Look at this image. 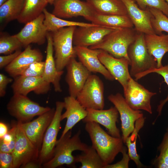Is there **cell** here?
I'll list each match as a JSON object with an SVG mask.
<instances>
[{
	"instance_id": "9c48e42d",
	"label": "cell",
	"mask_w": 168,
	"mask_h": 168,
	"mask_svg": "<svg viewBox=\"0 0 168 168\" xmlns=\"http://www.w3.org/2000/svg\"><path fill=\"white\" fill-rule=\"evenodd\" d=\"M40 152V150L26 136L19 123L17 121L16 140L12 152L13 168H23L30 162H38Z\"/></svg>"
},
{
	"instance_id": "52a82bcc",
	"label": "cell",
	"mask_w": 168,
	"mask_h": 168,
	"mask_svg": "<svg viewBox=\"0 0 168 168\" xmlns=\"http://www.w3.org/2000/svg\"><path fill=\"white\" fill-rule=\"evenodd\" d=\"M104 89L103 83L100 78L91 74L76 99L86 109H103Z\"/></svg>"
},
{
	"instance_id": "30bf717a",
	"label": "cell",
	"mask_w": 168,
	"mask_h": 168,
	"mask_svg": "<svg viewBox=\"0 0 168 168\" xmlns=\"http://www.w3.org/2000/svg\"><path fill=\"white\" fill-rule=\"evenodd\" d=\"M108 99L114 105L119 114L122 137L125 143L127 138L134 130L136 121L143 116V114L140 110L132 109L128 104L124 97L119 93L110 95Z\"/></svg>"
},
{
	"instance_id": "1f68e13d",
	"label": "cell",
	"mask_w": 168,
	"mask_h": 168,
	"mask_svg": "<svg viewBox=\"0 0 168 168\" xmlns=\"http://www.w3.org/2000/svg\"><path fill=\"white\" fill-rule=\"evenodd\" d=\"M80 155L76 156L77 162L81 165L79 168H104L105 164L96 151L91 146Z\"/></svg>"
},
{
	"instance_id": "277c9868",
	"label": "cell",
	"mask_w": 168,
	"mask_h": 168,
	"mask_svg": "<svg viewBox=\"0 0 168 168\" xmlns=\"http://www.w3.org/2000/svg\"><path fill=\"white\" fill-rule=\"evenodd\" d=\"M128 55L130 62V74L136 81L141 78L146 72L157 68L156 62L148 51L143 33L139 32L135 40L130 45Z\"/></svg>"
},
{
	"instance_id": "8992f818",
	"label": "cell",
	"mask_w": 168,
	"mask_h": 168,
	"mask_svg": "<svg viewBox=\"0 0 168 168\" xmlns=\"http://www.w3.org/2000/svg\"><path fill=\"white\" fill-rule=\"evenodd\" d=\"M7 109L17 122L23 123L31 121L35 117L41 115L51 108L41 106L26 96L14 94L7 104Z\"/></svg>"
},
{
	"instance_id": "5b68a950",
	"label": "cell",
	"mask_w": 168,
	"mask_h": 168,
	"mask_svg": "<svg viewBox=\"0 0 168 168\" xmlns=\"http://www.w3.org/2000/svg\"><path fill=\"white\" fill-rule=\"evenodd\" d=\"M72 26L59 29L51 33L57 71H61L69 61L77 57L73 46V35L76 27Z\"/></svg>"
},
{
	"instance_id": "e0dca14e",
	"label": "cell",
	"mask_w": 168,
	"mask_h": 168,
	"mask_svg": "<svg viewBox=\"0 0 168 168\" xmlns=\"http://www.w3.org/2000/svg\"><path fill=\"white\" fill-rule=\"evenodd\" d=\"M86 109L87 114L82 120L84 123H96L105 127L112 136L122 137L120 130L116 125L119 113L114 106L111 107L107 110Z\"/></svg>"
},
{
	"instance_id": "7402d4cb",
	"label": "cell",
	"mask_w": 168,
	"mask_h": 168,
	"mask_svg": "<svg viewBox=\"0 0 168 168\" xmlns=\"http://www.w3.org/2000/svg\"><path fill=\"white\" fill-rule=\"evenodd\" d=\"M43 56L38 49H32L30 45L10 64L5 68L6 72L13 78L20 76L32 63L42 61Z\"/></svg>"
},
{
	"instance_id": "60d3db41",
	"label": "cell",
	"mask_w": 168,
	"mask_h": 168,
	"mask_svg": "<svg viewBox=\"0 0 168 168\" xmlns=\"http://www.w3.org/2000/svg\"><path fill=\"white\" fill-rule=\"evenodd\" d=\"M13 161L12 153L0 152V168H13Z\"/></svg>"
},
{
	"instance_id": "603a6c76",
	"label": "cell",
	"mask_w": 168,
	"mask_h": 168,
	"mask_svg": "<svg viewBox=\"0 0 168 168\" xmlns=\"http://www.w3.org/2000/svg\"><path fill=\"white\" fill-rule=\"evenodd\" d=\"M64 108L65 111L62 114L61 119H66L67 121L60 138H62L72 128L83 119L87 116V112L77 100L76 98L70 96L64 98Z\"/></svg>"
},
{
	"instance_id": "f1b7e54d",
	"label": "cell",
	"mask_w": 168,
	"mask_h": 168,
	"mask_svg": "<svg viewBox=\"0 0 168 168\" xmlns=\"http://www.w3.org/2000/svg\"><path fill=\"white\" fill-rule=\"evenodd\" d=\"M44 24L48 32H54L59 29L72 26H88L96 25L92 23L69 21L59 18L49 12L46 8L43 11Z\"/></svg>"
},
{
	"instance_id": "2e32d148",
	"label": "cell",
	"mask_w": 168,
	"mask_h": 168,
	"mask_svg": "<svg viewBox=\"0 0 168 168\" xmlns=\"http://www.w3.org/2000/svg\"><path fill=\"white\" fill-rule=\"evenodd\" d=\"M116 29L97 25L88 26H78L73 35L74 46L88 47L100 43L107 34Z\"/></svg>"
},
{
	"instance_id": "d4e9b609",
	"label": "cell",
	"mask_w": 168,
	"mask_h": 168,
	"mask_svg": "<svg viewBox=\"0 0 168 168\" xmlns=\"http://www.w3.org/2000/svg\"><path fill=\"white\" fill-rule=\"evenodd\" d=\"M147 47L150 54L155 58L157 68L163 65L162 61L165 54L168 52V35L162 34H145Z\"/></svg>"
},
{
	"instance_id": "ab89813d",
	"label": "cell",
	"mask_w": 168,
	"mask_h": 168,
	"mask_svg": "<svg viewBox=\"0 0 168 168\" xmlns=\"http://www.w3.org/2000/svg\"><path fill=\"white\" fill-rule=\"evenodd\" d=\"M127 149L125 147H124L121 152L123 157L122 159L117 163L113 164H108L105 166L104 168H128L129 167V163L130 159L127 152Z\"/></svg>"
},
{
	"instance_id": "4316f807",
	"label": "cell",
	"mask_w": 168,
	"mask_h": 168,
	"mask_svg": "<svg viewBox=\"0 0 168 168\" xmlns=\"http://www.w3.org/2000/svg\"><path fill=\"white\" fill-rule=\"evenodd\" d=\"M90 21L96 25L116 29L134 27L128 15H104L96 13Z\"/></svg>"
},
{
	"instance_id": "f6af8a7d",
	"label": "cell",
	"mask_w": 168,
	"mask_h": 168,
	"mask_svg": "<svg viewBox=\"0 0 168 168\" xmlns=\"http://www.w3.org/2000/svg\"><path fill=\"white\" fill-rule=\"evenodd\" d=\"M9 130L7 125L4 123L0 122V138H2L6 134Z\"/></svg>"
},
{
	"instance_id": "9a60e30c",
	"label": "cell",
	"mask_w": 168,
	"mask_h": 168,
	"mask_svg": "<svg viewBox=\"0 0 168 168\" xmlns=\"http://www.w3.org/2000/svg\"><path fill=\"white\" fill-rule=\"evenodd\" d=\"M99 59L105 67L124 89L131 77L128 69L129 60L125 58H116L101 50Z\"/></svg>"
},
{
	"instance_id": "4dcf8cb0",
	"label": "cell",
	"mask_w": 168,
	"mask_h": 168,
	"mask_svg": "<svg viewBox=\"0 0 168 168\" xmlns=\"http://www.w3.org/2000/svg\"><path fill=\"white\" fill-rule=\"evenodd\" d=\"M145 120V118L143 116L136 121L134 130L127 138L125 143L127 146L128 154L130 159L133 161L139 167H141L142 165L137 152L136 143L138 133L143 127Z\"/></svg>"
},
{
	"instance_id": "d590c367",
	"label": "cell",
	"mask_w": 168,
	"mask_h": 168,
	"mask_svg": "<svg viewBox=\"0 0 168 168\" xmlns=\"http://www.w3.org/2000/svg\"><path fill=\"white\" fill-rule=\"evenodd\" d=\"M139 7L145 10L147 7H153L161 11L168 17V3L165 0H134Z\"/></svg>"
},
{
	"instance_id": "f35d334b",
	"label": "cell",
	"mask_w": 168,
	"mask_h": 168,
	"mask_svg": "<svg viewBox=\"0 0 168 168\" xmlns=\"http://www.w3.org/2000/svg\"><path fill=\"white\" fill-rule=\"evenodd\" d=\"M11 128L7 133L0 139L7 144L12 152L15 145L16 140V130L17 122H13Z\"/></svg>"
},
{
	"instance_id": "cb8c5ba5",
	"label": "cell",
	"mask_w": 168,
	"mask_h": 168,
	"mask_svg": "<svg viewBox=\"0 0 168 168\" xmlns=\"http://www.w3.org/2000/svg\"><path fill=\"white\" fill-rule=\"evenodd\" d=\"M46 40L47 44L46 58L42 77L45 81L53 84L56 92H61L62 90L60 82L63 71H58L56 69L54 57V49L51 33L48 32Z\"/></svg>"
},
{
	"instance_id": "4fadbf2b",
	"label": "cell",
	"mask_w": 168,
	"mask_h": 168,
	"mask_svg": "<svg viewBox=\"0 0 168 168\" xmlns=\"http://www.w3.org/2000/svg\"><path fill=\"white\" fill-rule=\"evenodd\" d=\"M55 110L51 108L32 121L23 123L18 122L26 136L40 151L44 134L53 118Z\"/></svg>"
},
{
	"instance_id": "6da1fadb",
	"label": "cell",
	"mask_w": 168,
	"mask_h": 168,
	"mask_svg": "<svg viewBox=\"0 0 168 168\" xmlns=\"http://www.w3.org/2000/svg\"><path fill=\"white\" fill-rule=\"evenodd\" d=\"M85 129L96 151L105 166L111 164L117 155L121 152L124 146L122 137H113L107 133L95 122L86 123Z\"/></svg>"
},
{
	"instance_id": "7dc6e473",
	"label": "cell",
	"mask_w": 168,
	"mask_h": 168,
	"mask_svg": "<svg viewBox=\"0 0 168 168\" xmlns=\"http://www.w3.org/2000/svg\"><path fill=\"white\" fill-rule=\"evenodd\" d=\"M48 3L50 5H53L54 0H47Z\"/></svg>"
},
{
	"instance_id": "74e56055",
	"label": "cell",
	"mask_w": 168,
	"mask_h": 168,
	"mask_svg": "<svg viewBox=\"0 0 168 168\" xmlns=\"http://www.w3.org/2000/svg\"><path fill=\"white\" fill-rule=\"evenodd\" d=\"M45 62L42 61L35 62L31 64L20 76L24 77L42 76L44 71Z\"/></svg>"
},
{
	"instance_id": "ffe728a7",
	"label": "cell",
	"mask_w": 168,
	"mask_h": 168,
	"mask_svg": "<svg viewBox=\"0 0 168 168\" xmlns=\"http://www.w3.org/2000/svg\"><path fill=\"white\" fill-rule=\"evenodd\" d=\"M11 86L13 94L27 96L31 91L37 95L44 94L50 90V84L42 76L24 77L19 76L14 78Z\"/></svg>"
},
{
	"instance_id": "ac0fdd59",
	"label": "cell",
	"mask_w": 168,
	"mask_h": 168,
	"mask_svg": "<svg viewBox=\"0 0 168 168\" xmlns=\"http://www.w3.org/2000/svg\"><path fill=\"white\" fill-rule=\"evenodd\" d=\"M66 68L67 72L65 80L68 86L69 96L76 98L91 72L75 58L71 59Z\"/></svg>"
},
{
	"instance_id": "7bdbcfd3",
	"label": "cell",
	"mask_w": 168,
	"mask_h": 168,
	"mask_svg": "<svg viewBox=\"0 0 168 168\" xmlns=\"http://www.w3.org/2000/svg\"><path fill=\"white\" fill-rule=\"evenodd\" d=\"M13 81L12 78L9 77L2 73L0 74V96L4 97L6 94L7 85Z\"/></svg>"
},
{
	"instance_id": "484cf974",
	"label": "cell",
	"mask_w": 168,
	"mask_h": 168,
	"mask_svg": "<svg viewBox=\"0 0 168 168\" xmlns=\"http://www.w3.org/2000/svg\"><path fill=\"white\" fill-rule=\"evenodd\" d=\"M97 14L104 15H127L126 7L121 0H86Z\"/></svg>"
},
{
	"instance_id": "681fc988",
	"label": "cell",
	"mask_w": 168,
	"mask_h": 168,
	"mask_svg": "<svg viewBox=\"0 0 168 168\" xmlns=\"http://www.w3.org/2000/svg\"><path fill=\"white\" fill-rule=\"evenodd\" d=\"M167 132H168V129H167Z\"/></svg>"
},
{
	"instance_id": "44dd1931",
	"label": "cell",
	"mask_w": 168,
	"mask_h": 168,
	"mask_svg": "<svg viewBox=\"0 0 168 168\" xmlns=\"http://www.w3.org/2000/svg\"><path fill=\"white\" fill-rule=\"evenodd\" d=\"M74 49L79 61L90 72L99 73L110 81L115 80L99 59L98 55L101 50L77 46H74Z\"/></svg>"
},
{
	"instance_id": "e575fe53",
	"label": "cell",
	"mask_w": 168,
	"mask_h": 168,
	"mask_svg": "<svg viewBox=\"0 0 168 168\" xmlns=\"http://www.w3.org/2000/svg\"><path fill=\"white\" fill-rule=\"evenodd\" d=\"M159 155L155 160L153 164L156 168H168V132L164 135L159 147Z\"/></svg>"
},
{
	"instance_id": "7a4b0ae2",
	"label": "cell",
	"mask_w": 168,
	"mask_h": 168,
	"mask_svg": "<svg viewBox=\"0 0 168 168\" xmlns=\"http://www.w3.org/2000/svg\"><path fill=\"white\" fill-rule=\"evenodd\" d=\"M80 130L72 136V130L57 140L52 157L42 166L45 168H55L65 165L68 167L75 168L76 156L72 155L74 151L84 152L88 147L80 139Z\"/></svg>"
},
{
	"instance_id": "ee69618b",
	"label": "cell",
	"mask_w": 168,
	"mask_h": 168,
	"mask_svg": "<svg viewBox=\"0 0 168 168\" xmlns=\"http://www.w3.org/2000/svg\"><path fill=\"white\" fill-rule=\"evenodd\" d=\"M0 152L11 153L12 152L7 144L0 139Z\"/></svg>"
},
{
	"instance_id": "3957f363",
	"label": "cell",
	"mask_w": 168,
	"mask_h": 168,
	"mask_svg": "<svg viewBox=\"0 0 168 168\" xmlns=\"http://www.w3.org/2000/svg\"><path fill=\"white\" fill-rule=\"evenodd\" d=\"M138 33L133 27L116 29L106 35L100 43L89 48L101 49L114 57L125 58L129 60L128 49Z\"/></svg>"
},
{
	"instance_id": "f546056e",
	"label": "cell",
	"mask_w": 168,
	"mask_h": 168,
	"mask_svg": "<svg viewBox=\"0 0 168 168\" xmlns=\"http://www.w3.org/2000/svg\"><path fill=\"white\" fill-rule=\"evenodd\" d=\"M48 3L47 0H25L23 9L17 21L26 24L36 18L43 13Z\"/></svg>"
},
{
	"instance_id": "d6986e66",
	"label": "cell",
	"mask_w": 168,
	"mask_h": 168,
	"mask_svg": "<svg viewBox=\"0 0 168 168\" xmlns=\"http://www.w3.org/2000/svg\"><path fill=\"white\" fill-rule=\"evenodd\" d=\"M124 4L127 15L134 28L138 32L145 34H154L151 20L153 15L147 7L145 10L141 9L134 0H121Z\"/></svg>"
},
{
	"instance_id": "8d00e7d4",
	"label": "cell",
	"mask_w": 168,
	"mask_h": 168,
	"mask_svg": "<svg viewBox=\"0 0 168 168\" xmlns=\"http://www.w3.org/2000/svg\"><path fill=\"white\" fill-rule=\"evenodd\" d=\"M152 73H156L161 75L164 78V82L166 84L168 87V64L159 68H153L145 72L142 76V78L147 75ZM168 101V94L166 97L161 100L156 110L158 114L156 119L161 115L163 108L166 103Z\"/></svg>"
},
{
	"instance_id": "8fae6325",
	"label": "cell",
	"mask_w": 168,
	"mask_h": 168,
	"mask_svg": "<svg viewBox=\"0 0 168 168\" xmlns=\"http://www.w3.org/2000/svg\"><path fill=\"white\" fill-rule=\"evenodd\" d=\"M131 77L123 89L124 97L128 105L135 110H144L152 113L151 100L156 94L146 89Z\"/></svg>"
},
{
	"instance_id": "83f0119b",
	"label": "cell",
	"mask_w": 168,
	"mask_h": 168,
	"mask_svg": "<svg viewBox=\"0 0 168 168\" xmlns=\"http://www.w3.org/2000/svg\"><path fill=\"white\" fill-rule=\"evenodd\" d=\"M25 0H8L0 6L1 29L9 22L17 20L23 9Z\"/></svg>"
},
{
	"instance_id": "836d02e7",
	"label": "cell",
	"mask_w": 168,
	"mask_h": 168,
	"mask_svg": "<svg viewBox=\"0 0 168 168\" xmlns=\"http://www.w3.org/2000/svg\"><path fill=\"white\" fill-rule=\"evenodd\" d=\"M148 8L153 15L151 23L155 33L161 35L162 32L165 31L168 35V17L157 9Z\"/></svg>"
},
{
	"instance_id": "b9f144b4",
	"label": "cell",
	"mask_w": 168,
	"mask_h": 168,
	"mask_svg": "<svg viewBox=\"0 0 168 168\" xmlns=\"http://www.w3.org/2000/svg\"><path fill=\"white\" fill-rule=\"evenodd\" d=\"M21 49L16 50L12 53L0 56V68H5L12 63L21 53Z\"/></svg>"
},
{
	"instance_id": "7c38bea8",
	"label": "cell",
	"mask_w": 168,
	"mask_h": 168,
	"mask_svg": "<svg viewBox=\"0 0 168 168\" xmlns=\"http://www.w3.org/2000/svg\"><path fill=\"white\" fill-rule=\"evenodd\" d=\"M52 13L61 18L82 16L90 21L96 13L86 2L80 0H54Z\"/></svg>"
},
{
	"instance_id": "ba28073f",
	"label": "cell",
	"mask_w": 168,
	"mask_h": 168,
	"mask_svg": "<svg viewBox=\"0 0 168 168\" xmlns=\"http://www.w3.org/2000/svg\"><path fill=\"white\" fill-rule=\"evenodd\" d=\"M64 108L63 102H56L54 114L44 134L39 153L38 161L41 166L53 156L57 135L61 128V117Z\"/></svg>"
},
{
	"instance_id": "d6a6232c",
	"label": "cell",
	"mask_w": 168,
	"mask_h": 168,
	"mask_svg": "<svg viewBox=\"0 0 168 168\" xmlns=\"http://www.w3.org/2000/svg\"><path fill=\"white\" fill-rule=\"evenodd\" d=\"M23 45L15 35H10L4 32H0V54L5 55L13 53L21 49Z\"/></svg>"
},
{
	"instance_id": "c3c4849f",
	"label": "cell",
	"mask_w": 168,
	"mask_h": 168,
	"mask_svg": "<svg viewBox=\"0 0 168 168\" xmlns=\"http://www.w3.org/2000/svg\"><path fill=\"white\" fill-rule=\"evenodd\" d=\"M165 0L168 3V0Z\"/></svg>"
},
{
	"instance_id": "5bb4252c",
	"label": "cell",
	"mask_w": 168,
	"mask_h": 168,
	"mask_svg": "<svg viewBox=\"0 0 168 168\" xmlns=\"http://www.w3.org/2000/svg\"><path fill=\"white\" fill-rule=\"evenodd\" d=\"M44 19L43 13L36 18L26 23L20 31L15 35L23 47H26L31 43L40 45L44 43L49 32L44 24Z\"/></svg>"
},
{
	"instance_id": "bcb514c9",
	"label": "cell",
	"mask_w": 168,
	"mask_h": 168,
	"mask_svg": "<svg viewBox=\"0 0 168 168\" xmlns=\"http://www.w3.org/2000/svg\"><path fill=\"white\" fill-rule=\"evenodd\" d=\"M8 0H0V6H1Z\"/></svg>"
}]
</instances>
